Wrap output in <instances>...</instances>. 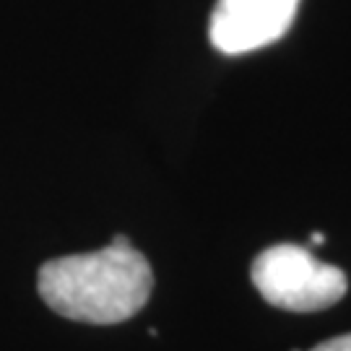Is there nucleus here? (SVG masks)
Returning <instances> with one entry per match:
<instances>
[{
	"label": "nucleus",
	"instance_id": "nucleus-5",
	"mask_svg": "<svg viewBox=\"0 0 351 351\" xmlns=\"http://www.w3.org/2000/svg\"><path fill=\"white\" fill-rule=\"evenodd\" d=\"M313 245H323V242H326V234H323V232H313Z\"/></svg>",
	"mask_w": 351,
	"mask_h": 351
},
{
	"label": "nucleus",
	"instance_id": "nucleus-1",
	"mask_svg": "<svg viewBox=\"0 0 351 351\" xmlns=\"http://www.w3.org/2000/svg\"><path fill=\"white\" fill-rule=\"evenodd\" d=\"M39 297L52 313L75 323L114 326L143 310L154 289L146 255L125 234L101 250L55 258L39 268Z\"/></svg>",
	"mask_w": 351,
	"mask_h": 351
},
{
	"label": "nucleus",
	"instance_id": "nucleus-3",
	"mask_svg": "<svg viewBox=\"0 0 351 351\" xmlns=\"http://www.w3.org/2000/svg\"><path fill=\"white\" fill-rule=\"evenodd\" d=\"M300 0H219L211 16V45L224 55H245L274 45L289 32Z\"/></svg>",
	"mask_w": 351,
	"mask_h": 351
},
{
	"label": "nucleus",
	"instance_id": "nucleus-4",
	"mask_svg": "<svg viewBox=\"0 0 351 351\" xmlns=\"http://www.w3.org/2000/svg\"><path fill=\"white\" fill-rule=\"evenodd\" d=\"M310 351H351V333H343V336L323 341V343L313 346Z\"/></svg>",
	"mask_w": 351,
	"mask_h": 351
},
{
	"label": "nucleus",
	"instance_id": "nucleus-2",
	"mask_svg": "<svg viewBox=\"0 0 351 351\" xmlns=\"http://www.w3.org/2000/svg\"><path fill=\"white\" fill-rule=\"evenodd\" d=\"M250 278L268 304L289 313L328 310L349 291L339 265L323 263L307 247L291 242L265 247L252 261Z\"/></svg>",
	"mask_w": 351,
	"mask_h": 351
}]
</instances>
